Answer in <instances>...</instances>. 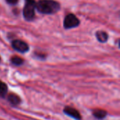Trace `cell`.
Returning <instances> with one entry per match:
<instances>
[{
	"mask_svg": "<svg viewBox=\"0 0 120 120\" xmlns=\"http://www.w3.org/2000/svg\"><path fill=\"white\" fill-rule=\"evenodd\" d=\"M12 46L15 51L20 53H26L29 51V46L27 44L21 40H14L12 42Z\"/></svg>",
	"mask_w": 120,
	"mask_h": 120,
	"instance_id": "obj_4",
	"label": "cell"
},
{
	"mask_svg": "<svg viewBox=\"0 0 120 120\" xmlns=\"http://www.w3.org/2000/svg\"><path fill=\"white\" fill-rule=\"evenodd\" d=\"M79 20L74 14H68L64 19L63 26L65 29H72L77 27L79 25Z\"/></svg>",
	"mask_w": 120,
	"mask_h": 120,
	"instance_id": "obj_3",
	"label": "cell"
},
{
	"mask_svg": "<svg viewBox=\"0 0 120 120\" xmlns=\"http://www.w3.org/2000/svg\"><path fill=\"white\" fill-rule=\"evenodd\" d=\"M36 2L34 0H26L23 8V17L27 21H31L35 16Z\"/></svg>",
	"mask_w": 120,
	"mask_h": 120,
	"instance_id": "obj_2",
	"label": "cell"
},
{
	"mask_svg": "<svg viewBox=\"0 0 120 120\" xmlns=\"http://www.w3.org/2000/svg\"><path fill=\"white\" fill-rule=\"evenodd\" d=\"M8 102L11 104V105H19L20 103V98L15 95V94H9L8 96Z\"/></svg>",
	"mask_w": 120,
	"mask_h": 120,
	"instance_id": "obj_7",
	"label": "cell"
},
{
	"mask_svg": "<svg viewBox=\"0 0 120 120\" xmlns=\"http://www.w3.org/2000/svg\"><path fill=\"white\" fill-rule=\"evenodd\" d=\"M63 112L68 116L75 119L77 120H82V117L79 111H77L76 109L71 108V107H65L63 110Z\"/></svg>",
	"mask_w": 120,
	"mask_h": 120,
	"instance_id": "obj_5",
	"label": "cell"
},
{
	"mask_svg": "<svg viewBox=\"0 0 120 120\" xmlns=\"http://www.w3.org/2000/svg\"><path fill=\"white\" fill-rule=\"evenodd\" d=\"M0 60H1V59H0Z\"/></svg>",
	"mask_w": 120,
	"mask_h": 120,
	"instance_id": "obj_12",
	"label": "cell"
},
{
	"mask_svg": "<svg viewBox=\"0 0 120 120\" xmlns=\"http://www.w3.org/2000/svg\"><path fill=\"white\" fill-rule=\"evenodd\" d=\"M11 62L12 63V64L18 66V65H21L22 64H23L24 60H23L21 58H20V57L15 56H13V57L11 58Z\"/></svg>",
	"mask_w": 120,
	"mask_h": 120,
	"instance_id": "obj_10",
	"label": "cell"
},
{
	"mask_svg": "<svg viewBox=\"0 0 120 120\" xmlns=\"http://www.w3.org/2000/svg\"><path fill=\"white\" fill-rule=\"evenodd\" d=\"M96 37L98 41L105 43L108 39V34L104 31H98L96 32Z\"/></svg>",
	"mask_w": 120,
	"mask_h": 120,
	"instance_id": "obj_6",
	"label": "cell"
},
{
	"mask_svg": "<svg viewBox=\"0 0 120 120\" xmlns=\"http://www.w3.org/2000/svg\"><path fill=\"white\" fill-rule=\"evenodd\" d=\"M7 91H8L7 85L4 82L0 81V97L5 96L6 94H7Z\"/></svg>",
	"mask_w": 120,
	"mask_h": 120,
	"instance_id": "obj_9",
	"label": "cell"
},
{
	"mask_svg": "<svg viewBox=\"0 0 120 120\" xmlns=\"http://www.w3.org/2000/svg\"><path fill=\"white\" fill-rule=\"evenodd\" d=\"M36 9L42 14H54L60 8V4L53 0H40L36 3Z\"/></svg>",
	"mask_w": 120,
	"mask_h": 120,
	"instance_id": "obj_1",
	"label": "cell"
},
{
	"mask_svg": "<svg viewBox=\"0 0 120 120\" xmlns=\"http://www.w3.org/2000/svg\"><path fill=\"white\" fill-rule=\"evenodd\" d=\"M6 1L10 5H15L18 3V0H6Z\"/></svg>",
	"mask_w": 120,
	"mask_h": 120,
	"instance_id": "obj_11",
	"label": "cell"
},
{
	"mask_svg": "<svg viewBox=\"0 0 120 120\" xmlns=\"http://www.w3.org/2000/svg\"><path fill=\"white\" fill-rule=\"evenodd\" d=\"M106 115H107V112L104 110L98 109L94 112V116L98 120H102V119L105 118L106 117Z\"/></svg>",
	"mask_w": 120,
	"mask_h": 120,
	"instance_id": "obj_8",
	"label": "cell"
}]
</instances>
